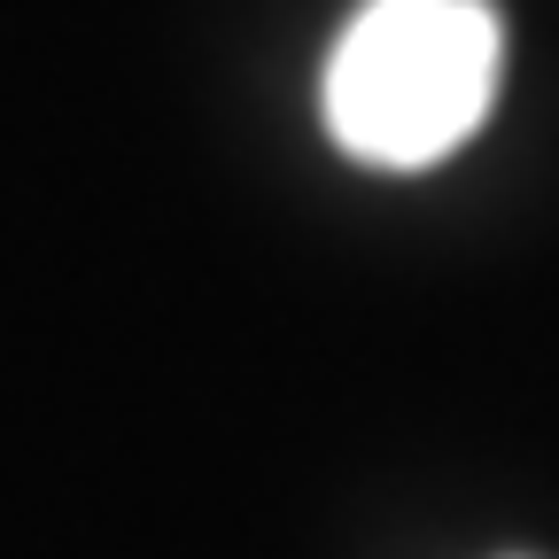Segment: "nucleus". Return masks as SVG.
I'll list each match as a JSON object with an SVG mask.
<instances>
[{"label":"nucleus","instance_id":"obj_1","mask_svg":"<svg viewBox=\"0 0 559 559\" xmlns=\"http://www.w3.org/2000/svg\"><path fill=\"white\" fill-rule=\"evenodd\" d=\"M498 62L506 32L489 0H358L326 55L319 109L342 156L373 171H428L481 132Z\"/></svg>","mask_w":559,"mask_h":559}]
</instances>
